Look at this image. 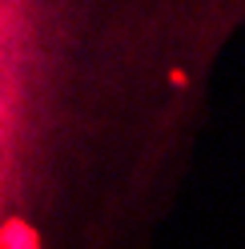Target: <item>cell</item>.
<instances>
[{"instance_id": "6da1fadb", "label": "cell", "mask_w": 245, "mask_h": 249, "mask_svg": "<svg viewBox=\"0 0 245 249\" xmlns=\"http://www.w3.org/2000/svg\"><path fill=\"white\" fill-rule=\"evenodd\" d=\"M36 28H44V20L36 17L33 0H0V205L12 197L4 185L12 173L8 153L24 145V129H17V121L28 117V101L17 97V89L36 92V60H44Z\"/></svg>"}]
</instances>
